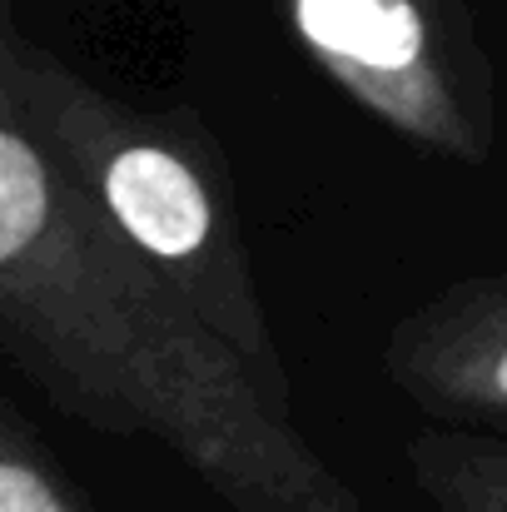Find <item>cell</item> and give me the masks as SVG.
<instances>
[{
	"instance_id": "obj_1",
	"label": "cell",
	"mask_w": 507,
	"mask_h": 512,
	"mask_svg": "<svg viewBox=\"0 0 507 512\" xmlns=\"http://www.w3.org/2000/svg\"><path fill=\"white\" fill-rule=\"evenodd\" d=\"M0 353L60 418L169 448L229 512H373L254 363L0 110Z\"/></svg>"
},
{
	"instance_id": "obj_2",
	"label": "cell",
	"mask_w": 507,
	"mask_h": 512,
	"mask_svg": "<svg viewBox=\"0 0 507 512\" xmlns=\"http://www.w3.org/2000/svg\"><path fill=\"white\" fill-rule=\"evenodd\" d=\"M0 110L30 125L105 224L234 339L264 388L294 413V378L254 279L239 184L204 115L95 85L20 25L15 0H0Z\"/></svg>"
},
{
	"instance_id": "obj_3",
	"label": "cell",
	"mask_w": 507,
	"mask_h": 512,
	"mask_svg": "<svg viewBox=\"0 0 507 512\" xmlns=\"http://www.w3.org/2000/svg\"><path fill=\"white\" fill-rule=\"evenodd\" d=\"M289 35L338 90L423 155L483 165L498 75L473 0H279Z\"/></svg>"
},
{
	"instance_id": "obj_4",
	"label": "cell",
	"mask_w": 507,
	"mask_h": 512,
	"mask_svg": "<svg viewBox=\"0 0 507 512\" xmlns=\"http://www.w3.org/2000/svg\"><path fill=\"white\" fill-rule=\"evenodd\" d=\"M383 378L423 423L507 438V274H473L383 334Z\"/></svg>"
},
{
	"instance_id": "obj_5",
	"label": "cell",
	"mask_w": 507,
	"mask_h": 512,
	"mask_svg": "<svg viewBox=\"0 0 507 512\" xmlns=\"http://www.w3.org/2000/svg\"><path fill=\"white\" fill-rule=\"evenodd\" d=\"M403 463L428 512H507V438L488 428L423 423Z\"/></svg>"
},
{
	"instance_id": "obj_6",
	"label": "cell",
	"mask_w": 507,
	"mask_h": 512,
	"mask_svg": "<svg viewBox=\"0 0 507 512\" xmlns=\"http://www.w3.org/2000/svg\"><path fill=\"white\" fill-rule=\"evenodd\" d=\"M0 512H100L15 393H0Z\"/></svg>"
}]
</instances>
